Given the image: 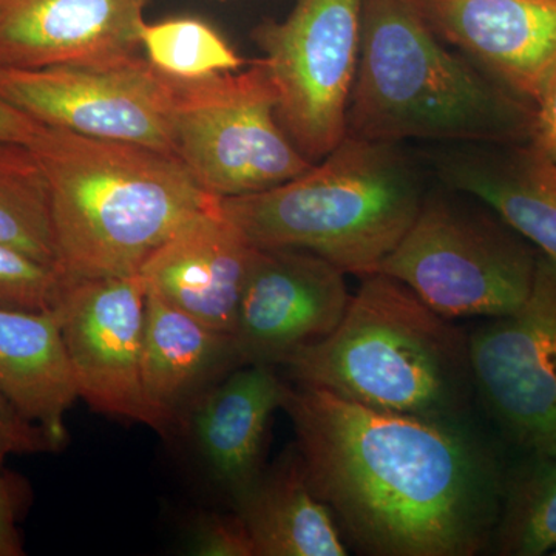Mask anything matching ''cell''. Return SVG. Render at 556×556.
I'll list each match as a JSON object with an SVG mask.
<instances>
[{
    "mask_svg": "<svg viewBox=\"0 0 556 556\" xmlns=\"http://www.w3.org/2000/svg\"><path fill=\"white\" fill-rule=\"evenodd\" d=\"M0 244L56 270L49 182L24 142L0 141Z\"/></svg>",
    "mask_w": 556,
    "mask_h": 556,
    "instance_id": "44dd1931",
    "label": "cell"
},
{
    "mask_svg": "<svg viewBox=\"0 0 556 556\" xmlns=\"http://www.w3.org/2000/svg\"><path fill=\"white\" fill-rule=\"evenodd\" d=\"M475 391L511 441L556 459V260L538 255L529 298L468 336Z\"/></svg>",
    "mask_w": 556,
    "mask_h": 556,
    "instance_id": "30bf717a",
    "label": "cell"
},
{
    "mask_svg": "<svg viewBox=\"0 0 556 556\" xmlns=\"http://www.w3.org/2000/svg\"><path fill=\"white\" fill-rule=\"evenodd\" d=\"M30 148L49 182L61 280L134 276L217 200L175 153L40 127Z\"/></svg>",
    "mask_w": 556,
    "mask_h": 556,
    "instance_id": "7a4b0ae2",
    "label": "cell"
},
{
    "mask_svg": "<svg viewBox=\"0 0 556 556\" xmlns=\"http://www.w3.org/2000/svg\"><path fill=\"white\" fill-rule=\"evenodd\" d=\"M424 200L396 144L346 135L299 177L218 204L251 247L300 249L365 277L404 239Z\"/></svg>",
    "mask_w": 556,
    "mask_h": 556,
    "instance_id": "5b68a950",
    "label": "cell"
},
{
    "mask_svg": "<svg viewBox=\"0 0 556 556\" xmlns=\"http://www.w3.org/2000/svg\"><path fill=\"white\" fill-rule=\"evenodd\" d=\"M40 127L42 124H39L38 121L30 118L20 109L0 98V141L30 144Z\"/></svg>",
    "mask_w": 556,
    "mask_h": 556,
    "instance_id": "f1b7e54d",
    "label": "cell"
},
{
    "mask_svg": "<svg viewBox=\"0 0 556 556\" xmlns=\"http://www.w3.org/2000/svg\"><path fill=\"white\" fill-rule=\"evenodd\" d=\"M439 38L535 108L556 70V0H412Z\"/></svg>",
    "mask_w": 556,
    "mask_h": 556,
    "instance_id": "4fadbf2b",
    "label": "cell"
},
{
    "mask_svg": "<svg viewBox=\"0 0 556 556\" xmlns=\"http://www.w3.org/2000/svg\"><path fill=\"white\" fill-rule=\"evenodd\" d=\"M240 367L243 362L232 336L201 324L148 292L142 387L170 431L177 417L200 394Z\"/></svg>",
    "mask_w": 556,
    "mask_h": 556,
    "instance_id": "e0dca14e",
    "label": "cell"
},
{
    "mask_svg": "<svg viewBox=\"0 0 556 556\" xmlns=\"http://www.w3.org/2000/svg\"><path fill=\"white\" fill-rule=\"evenodd\" d=\"M538 255L500 217L426 197L404 239L376 273L404 283L442 317H501L535 280Z\"/></svg>",
    "mask_w": 556,
    "mask_h": 556,
    "instance_id": "8992f818",
    "label": "cell"
},
{
    "mask_svg": "<svg viewBox=\"0 0 556 556\" xmlns=\"http://www.w3.org/2000/svg\"><path fill=\"white\" fill-rule=\"evenodd\" d=\"M141 49L150 64L175 79H203L237 72L243 58L214 27L193 17H175L148 24L141 30Z\"/></svg>",
    "mask_w": 556,
    "mask_h": 556,
    "instance_id": "7402d4cb",
    "label": "cell"
},
{
    "mask_svg": "<svg viewBox=\"0 0 556 556\" xmlns=\"http://www.w3.org/2000/svg\"><path fill=\"white\" fill-rule=\"evenodd\" d=\"M148 289L134 276L61 280L54 317L79 399L93 412L170 433L142 387L141 361Z\"/></svg>",
    "mask_w": 556,
    "mask_h": 556,
    "instance_id": "8fae6325",
    "label": "cell"
},
{
    "mask_svg": "<svg viewBox=\"0 0 556 556\" xmlns=\"http://www.w3.org/2000/svg\"><path fill=\"white\" fill-rule=\"evenodd\" d=\"M0 390L56 452L64 447L65 415L79 393L53 311L0 306Z\"/></svg>",
    "mask_w": 556,
    "mask_h": 556,
    "instance_id": "d6986e66",
    "label": "cell"
},
{
    "mask_svg": "<svg viewBox=\"0 0 556 556\" xmlns=\"http://www.w3.org/2000/svg\"><path fill=\"white\" fill-rule=\"evenodd\" d=\"M254 247L218 199L186 219L139 270L150 294L217 331L233 334Z\"/></svg>",
    "mask_w": 556,
    "mask_h": 556,
    "instance_id": "2e32d148",
    "label": "cell"
},
{
    "mask_svg": "<svg viewBox=\"0 0 556 556\" xmlns=\"http://www.w3.org/2000/svg\"><path fill=\"white\" fill-rule=\"evenodd\" d=\"M56 452L43 428L27 419L0 390V460L13 455Z\"/></svg>",
    "mask_w": 556,
    "mask_h": 556,
    "instance_id": "484cf974",
    "label": "cell"
},
{
    "mask_svg": "<svg viewBox=\"0 0 556 556\" xmlns=\"http://www.w3.org/2000/svg\"><path fill=\"white\" fill-rule=\"evenodd\" d=\"M365 0H298L281 22L255 28L277 94V116L300 152L324 160L346 137Z\"/></svg>",
    "mask_w": 556,
    "mask_h": 556,
    "instance_id": "ba28073f",
    "label": "cell"
},
{
    "mask_svg": "<svg viewBox=\"0 0 556 556\" xmlns=\"http://www.w3.org/2000/svg\"><path fill=\"white\" fill-rule=\"evenodd\" d=\"M493 543L501 555L540 556L556 548V459L541 463L504 493Z\"/></svg>",
    "mask_w": 556,
    "mask_h": 556,
    "instance_id": "603a6c76",
    "label": "cell"
},
{
    "mask_svg": "<svg viewBox=\"0 0 556 556\" xmlns=\"http://www.w3.org/2000/svg\"><path fill=\"white\" fill-rule=\"evenodd\" d=\"M281 409L314 492L361 554L475 556L493 543L507 484L470 420L378 412L294 382Z\"/></svg>",
    "mask_w": 556,
    "mask_h": 556,
    "instance_id": "6da1fadb",
    "label": "cell"
},
{
    "mask_svg": "<svg viewBox=\"0 0 556 556\" xmlns=\"http://www.w3.org/2000/svg\"><path fill=\"white\" fill-rule=\"evenodd\" d=\"M533 108L445 46L412 0H365L346 135L507 146L530 137Z\"/></svg>",
    "mask_w": 556,
    "mask_h": 556,
    "instance_id": "3957f363",
    "label": "cell"
},
{
    "mask_svg": "<svg viewBox=\"0 0 556 556\" xmlns=\"http://www.w3.org/2000/svg\"><path fill=\"white\" fill-rule=\"evenodd\" d=\"M174 80V153L208 195L263 192L313 166L278 119L262 60L243 72Z\"/></svg>",
    "mask_w": 556,
    "mask_h": 556,
    "instance_id": "52a82bcc",
    "label": "cell"
},
{
    "mask_svg": "<svg viewBox=\"0 0 556 556\" xmlns=\"http://www.w3.org/2000/svg\"><path fill=\"white\" fill-rule=\"evenodd\" d=\"M0 460V556L25 554L20 521L25 506V486L3 468Z\"/></svg>",
    "mask_w": 556,
    "mask_h": 556,
    "instance_id": "4316f807",
    "label": "cell"
},
{
    "mask_svg": "<svg viewBox=\"0 0 556 556\" xmlns=\"http://www.w3.org/2000/svg\"><path fill=\"white\" fill-rule=\"evenodd\" d=\"M456 192L489 207L522 239L556 260V163L540 150L514 148L456 153L439 163Z\"/></svg>",
    "mask_w": 556,
    "mask_h": 556,
    "instance_id": "ac0fdd59",
    "label": "cell"
},
{
    "mask_svg": "<svg viewBox=\"0 0 556 556\" xmlns=\"http://www.w3.org/2000/svg\"><path fill=\"white\" fill-rule=\"evenodd\" d=\"M274 365H243L200 394L175 420L208 482L230 506L265 470L270 422L288 382Z\"/></svg>",
    "mask_w": 556,
    "mask_h": 556,
    "instance_id": "5bb4252c",
    "label": "cell"
},
{
    "mask_svg": "<svg viewBox=\"0 0 556 556\" xmlns=\"http://www.w3.org/2000/svg\"><path fill=\"white\" fill-rule=\"evenodd\" d=\"M186 551L195 556H255L243 519L232 514L203 511L189 522Z\"/></svg>",
    "mask_w": 556,
    "mask_h": 556,
    "instance_id": "d4e9b609",
    "label": "cell"
},
{
    "mask_svg": "<svg viewBox=\"0 0 556 556\" xmlns=\"http://www.w3.org/2000/svg\"><path fill=\"white\" fill-rule=\"evenodd\" d=\"M255 556H345L348 544L291 444L233 506Z\"/></svg>",
    "mask_w": 556,
    "mask_h": 556,
    "instance_id": "ffe728a7",
    "label": "cell"
},
{
    "mask_svg": "<svg viewBox=\"0 0 556 556\" xmlns=\"http://www.w3.org/2000/svg\"><path fill=\"white\" fill-rule=\"evenodd\" d=\"M551 555H555V556H556V548H555V551H554V552H552V554H551Z\"/></svg>",
    "mask_w": 556,
    "mask_h": 556,
    "instance_id": "f546056e",
    "label": "cell"
},
{
    "mask_svg": "<svg viewBox=\"0 0 556 556\" xmlns=\"http://www.w3.org/2000/svg\"><path fill=\"white\" fill-rule=\"evenodd\" d=\"M60 276L50 266L0 244V306L24 311H51Z\"/></svg>",
    "mask_w": 556,
    "mask_h": 556,
    "instance_id": "cb8c5ba5",
    "label": "cell"
},
{
    "mask_svg": "<svg viewBox=\"0 0 556 556\" xmlns=\"http://www.w3.org/2000/svg\"><path fill=\"white\" fill-rule=\"evenodd\" d=\"M280 367L294 383L419 419L468 422L477 397L468 336L379 273L362 277L334 332Z\"/></svg>",
    "mask_w": 556,
    "mask_h": 556,
    "instance_id": "277c9868",
    "label": "cell"
},
{
    "mask_svg": "<svg viewBox=\"0 0 556 556\" xmlns=\"http://www.w3.org/2000/svg\"><path fill=\"white\" fill-rule=\"evenodd\" d=\"M150 0H0V67L110 62L141 50Z\"/></svg>",
    "mask_w": 556,
    "mask_h": 556,
    "instance_id": "9a60e30c",
    "label": "cell"
},
{
    "mask_svg": "<svg viewBox=\"0 0 556 556\" xmlns=\"http://www.w3.org/2000/svg\"><path fill=\"white\" fill-rule=\"evenodd\" d=\"M530 146L556 163V70L533 108Z\"/></svg>",
    "mask_w": 556,
    "mask_h": 556,
    "instance_id": "83f0119b",
    "label": "cell"
},
{
    "mask_svg": "<svg viewBox=\"0 0 556 556\" xmlns=\"http://www.w3.org/2000/svg\"><path fill=\"white\" fill-rule=\"evenodd\" d=\"M345 276L311 252L254 248L232 334L243 365L280 367L334 332L353 299Z\"/></svg>",
    "mask_w": 556,
    "mask_h": 556,
    "instance_id": "7c38bea8",
    "label": "cell"
},
{
    "mask_svg": "<svg viewBox=\"0 0 556 556\" xmlns=\"http://www.w3.org/2000/svg\"><path fill=\"white\" fill-rule=\"evenodd\" d=\"M0 98L42 126L174 153L175 80L139 54L0 67Z\"/></svg>",
    "mask_w": 556,
    "mask_h": 556,
    "instance_id": "9c48e42d",
    "label": "cell"
}]
</instances>
